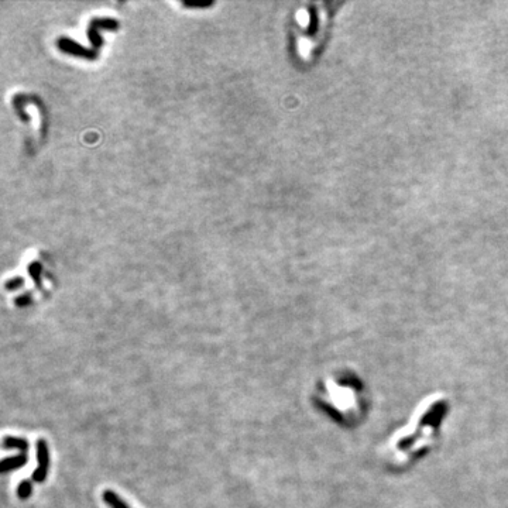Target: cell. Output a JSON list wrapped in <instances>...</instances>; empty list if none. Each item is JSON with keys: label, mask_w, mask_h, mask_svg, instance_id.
<instances>
[{"label": "cell", "mask_w": 508, "mask_h": 508, "mask_svg": "<svg viewBox=\"0 0 508 508\" xmlns=\"http://www.w3.org/2000/svg\"><path fill=\"white\" fill-rule=\"evenodd\" d=\"M449 414L450 401L444 394H432L422 400L408 422L380 448L381 460L392 469L412 466L438 445Z\"/></svg>", "instance_id": "cell-1"}, {"label": "cell", "mask_w": 508, "mask_h": 508, "mask_svg": "<svg viewBox=\"0 0 508 508\" xmlns=\"http://www.w3.org/2000/svg\"><path fill=\"white\" fill-rule=\"evenodd\" d=\"M335 401L321 405L327 414L343 425L356 427L367 412V394L362 379L351 371H343L330 381Z\"/></svg>", "instance_id": "cell-2"}, {"label": "cell", "mask_w": 508, "mask_h": 508, "mask_svg": "<svg viewBox=\"0 0 508 508\" xmlns=\"http://www.w3.org/2000/svg\"><path fill=\"white\" fill-rule=\"evenodd\" d=\"M37 460L38 466L33 472V480L35 483H42L47 479L50 470V450L46 439H38L37 442Z\"/></svg>", "instance_id": "cell-3"}, {"label": "cell", "mask_w": 508, "mask_h": 508, "mask_svg": "<svg viewBox=\"0 0 508 508\" xmlns=\"http://www.w3.org/2000/svg\"><path fill=\"white\" fill-rule=\"evenodd\" d=\"M27 465V453H20L17 456H12V457H6L5 460L2 461V466H0V473H7V472H12V470H16V469L23 468Z\"/></svg>", "instance_id": "cell-4"}, {"label": "cell", "mask_w": 508, "mask_h": 508, "mask_svg": "<svg viewBox=\"0 0 508 508\" xmlns=\"http://www.w3.org/2000/svg\"><path fill=\"white\" fill-rule=\"evenodd\" d=\"M3 448L5 449H17L21 453H27L29 450V444L23 438H14V436H6L3 439Z\"/></svg>", "instance_id": "cell-5"}, {"label": "cell", "mask_w": 508, "mask_h": 508, "mask_svg": "<svg viewBox=\"0 0 508 508\" xmlns=\"http://www.w3.org/2000/svg\"><path fill=\"white\" fill-rule=\"evenodd\" d=\"M103 501L111 508H130L126 502L123 501L120 497L117 496L115 491L105 490L103 491Z\"/></svg>", "instance_id": "cell-6"}, {"label": "cell", "mask_w": 508, "mask_h": 508, "mask_svg": "<svg viewBox=\"0 0 508 508\" xmlns=\"http://www.w3.org/2000/svg\"><path fill=\"white\" fill-rule=\"evenodd\" d=\"M33 493V484L30 480H23L20 481V484L17 487V496L20 500H27Z\"/></svg>", "instance_id": "cell-7"}, {"label": "cell", "mask_w": 508, "mask_h": 508, "mask_svg": "<svg viewBox=\"0 0 508 508\" xmlns=\"http://www.w3.org/2000/svg\"><path fill=\"white\" fill-rule=\"evenodd\" d=\"M21 285V280L20 278H16V280H13V281H9L6 284V286L9 288V290H14V288H17V286H20Z\"/></svg>", "instance_id": "cell-8"}, {"label": "cell", "mask_w": 508, "mask_h": 508, "mask_svg": "<svg viewBox=\"0 0 508 508\" xmlns=\"http://www.w3.org/2000/svg\"><path fill=\"white\" fill-rule=\"evenodd\" d=\"M184 5L187 7H206V6H210L212 3H204V5H193V3H187V2H184Z\"/></svg>", "instance_id": "cell-9"}, {"label": "cell", "mask_w": 508, "mask_h": 508, "mask_svg": "<svg viewBox=\"0 0 508 508\" xmlns=\"http://www.w3.org/2000/svg\"><path fill=\"white\" fill-rule=\"evenodd\" d=\"M27 301H29V297H24V298H18L16 302L18 304V306H24V304H27Z\"/></svg>", "instance_id": "cell-10"}]
</instances>
